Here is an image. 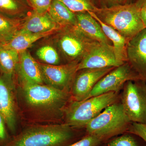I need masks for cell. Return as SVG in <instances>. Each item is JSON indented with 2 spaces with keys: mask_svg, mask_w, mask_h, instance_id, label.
<instances>
[{
  "mask_svg": "<svg viewBox=\"0 0 146 146\" xmlns=\"http://www.w3.org/2000/svg\"><path fill=\"white\" fill-rule=\"evenodd\" d=\"M78 137L67 124L32 126L11 138L5 146H69Z\"/></svg>",
  "mask_w": 146,
  "mask_h": 146,
  "instance_id": "1",
  "label": "cell"
},
{
  "mask_svg": "<svg viewBox=\"0 0 146 146\" xmlns=\"http://www.w3.org/2000/svg\"><path fill=\"white\" fill-rule=\"evenodd\" d=\"M23 94L27 106L42 115L63 114L71 93L48 85L23 82Z\"/></svg>",
  "mask_w": 146,
  "mask_h": 146,
  "instance_id": "2",
  "label": "cell"
},
{
  "mask_svg": "<svg viewBox=\"0 0 146 146\" xmlns=\"http://www.w3.org/2000/svg\"><path fill=\"white\" fill-rule=\"evenodd\" d=\"M140 9L133 3L98 7L94 13L101 21L117 31L128 42L145 29L141 19Z\"/></svg>",
  "mask_w": 146,
  "mask_h": 146,
  "instance_id": "3",
  "label": "cell"
},
{
  "mask_svg": "<svg viewBox=\"0 0 146 146\" xmlns=\"http://www.w3.org/2000/svg\"><path fill=\"white\" fill-rule=\"evenodd\" d=\"M118 93L109 92L68 103L64 109L65 123L73 128L85 127L108 106L119 100Z\"/></svg>",
  "mask_w": 146,
  "mask_h": 146,
  "instance_id": "4",
  "label": "cell"
},
{
  "mask_svg": "<svg viewBox=\"0 0 146 146\" xmlns=\"http://www.w3.org/2000/svg\"><path fill=\"white\" fill-rule=\"evenodd\" d=\"M131 123L121 103L118 101L106 107L85 128L86 134L98 136L105 143L127 132Z\"/></svg>",
  "mask_w": 146,
  "mask_h": 146,
  "instance_id": "5",
  "label": "cell"
},
{
  "mask_svg": "<svg viewBox=\"0 0 146 146\" xmlns=\"http://www.w3.org/2000/svg\"><path fill=\"white\" fill-rule=\"evenodd\" d=\"M55 41L68 63L80 62L99 43L86 36L77 26L60 29L57 32Z\"/></svg>",
  "mask_w": 146,
  "mask_h": 146,
  "instance_id": "6",
  "label": "cell"
},
{
  "mask_svg": "<svg viewBox=\"0 0 146 146\" xmlns=\"http://www.w3.org/2000/svg\"><path fill=\"white\" fill-rule=\"evenodd\" d=\"M121 102L131 121L146 125V82L129 81L125 84Z\"/></svg>",
  "mask_w": 146,
  "mask_h": 146,
  "instance_id": "7",
  "label": "cell"
},
{
  "mask_svg": "<svg viewBox=\"0 0 146 146\" xmlns=\"http://www.w3.org/2000/svg\"><path fill=\"white\" fill-rule=\"evenodd\" d=\"M144 80L128 62L108 73L94 86L87 99L109 92L118 93L129 81Z\"/></svg>",
  "mask_w": 146,
  "mask_h": 146,
  "instance_id": "8",
  "label": "cell"
},
{
  "mask_svg": "<svg viewBox=\"0 0 146 146\" xmlns=\"http://www.w3.org/2000/svg\"><path fill=\"white\" fill-rule=\"evenodd\" d=\"M79 63L78 61H74L63 65L40 63L39 64L44 81L48 85L70 93L74 80L78 72Z\"/></svg>",
  "mask_w": 146,
  "mask_h": 146,
  "instance_id": "9",
  "label": "cell"
},
{
  "mask_svg": "<svg viewBox=\"0 0 146 146\" xmlns=\"http://www.w3.org/2000/svg\"><path fill=\"white\" fill-rule=\"evenodd\" d=\"M115 68H89L78 71L80 72L76 75L70 92L74 100L86 99L97 82Z\"/></svg>",
  "mask_w": 146,
  "mask_h": 146,
  "instance_id": "10",
  "label": "cell"
},
{
  "mask_svg": "<svg viewBox=\"0 0 146 146\" xmlns=\"http://www.w3.org/2000/svg\"><path fill=\"white\" fill-rule=\"evenodd\" d=\"M121 65L115 55L113 46L99 42L80 61L77 70L78 72L89 68H116Z\"/></svg>",
  "mask_w": 146,
  "mask_h": 146,
  "instance_id": "11",
  "label": "cell"
},
{
  "mask_svg": "<svg viewBox=\"0 0 146 146\" xmlns=\"http://www.w3.org/2000/svg\"><path fill=\"white\" fill-rule=\"evenodd\" d=\"M13 88V81L6 78L0 72V113L12 133L16 131L17 123Z\"/></svg>",
  "mask_w": 146,
  "mask_h": 146,
  "instance_id": "12",
  "label": "cell"
},
{
  "mask_svg": "<svg viewBox=\"0 0 146 146\" xmlns=\"http://www.w3.org/2000/svg\"><path fill=\"white\" fill-rule=\"evenodd\" d=\"M127 62L146 82V28L128 42Z\"/></svg>",
  "mask_w": 146,
  "mask_h": 146,
  "instance_id": "13",
  "label": "cell"
},
{
  "mask_svg": "<svg viewBox=\"0 0 146 146\" xmlns=\"http://www.w3.org/2000/svg\"><path fill=\"white\" fill-rule=\"evenodd\" d=\"M62 29L54 21L48 12L39 13L32 10L24 19L20 31L42 33Z\"/></svg>",
  "mask_w": 146,
  "mask_h": 146,
  "instance_id": "14",
  "label": "cell"
},
{
  "mask_svg": "<svg viewBox=\"0 0 146 146\" xmlns=\"http://www.w3.org/2000/svg\"><path fill=\"white\" fill-rule=\"evenodd\" d=\"M17 69L23 82L43 84L44 82L39 63L28 50L19 54Z\"/></svg>",
  "mask_w": 146,
  "mask_h": 146,
  "instance_id": "15",
  "label": "cell"
},
{
  "mask_svg": "<svg viewBox=\"0 0 146 146\" xmlns=\"http://www.w3.org/2000/svg\"><path fill=\"white\" fill-rule=\"evenodd\" d=\"M77 26L90 39L99 43L112 45L106 37L100 25L88 12L75 13Z\"/></svg>",
  "mask_w": 146,
  "mask_h": 146,
  "instance_id": "16",
  "label": "cell"
},
{
  "mask_svg": "<svg viewBox=\"0 0 146 146\" xmlns=\"http://www.w3.org/2000/svg\"><path fill=\"white\" fill-rule=\"evenodd\" d=\"M88 12L100 24L106 36L112 43L115 55L119 62L122 65L127 62V40L117 31L101 21L94 12Z\"/></svg>",
  "mask_w": 146,
  "mask_h": 146,
  "instance_id": "17",
  "label": "cell"
},
{
  "mask_svg": "<svg viewBox=\"0 0 146 146\" xmlns=\"http://www.w3.org/2000/svg\"><path fill=\"white\" fill-rule=\"evenodd\" d=\"M58 31H54L45 33H33L20 30L9 42L3 45L19 54L27 50L33 44L39 39L54 34Z\"/></svg>",
  "mask_w": 146,
  "mask_h": 146,
  "instance_id": "18",
  "label": "cell"
},
{
  "mask_svg": "<svg viewBox=\"0 0 146 146\" xmlns=\"http://www.w3.org/2000/svg\"><path fill=\"white\" fill-rule=\"evenodd\" d=\"M48 12L54 21L61 28L77 26L75 13L58 0H52Z\"/></svg>",
  "mask_w": 146,
  "mask_h": 146,
  "instance_id": "19",
  "label": "cell"
},
{
  "mask_svg": "<svg viewBox=\"0 0 146 146\" xmlns=\"http://www.w3.org/2000/svg\"><path fill=\"white\" fill-rule=\"evenodd\" d=\"M18 61V52L0 45V72L11 81H13V76L17 70Z\"/></svg>",
  "mask_w": 146,
  "mask_h": 146,
  "instance_id": "20",
  "label": "cell"
},
{
  "mask_svg": "<svg viewBox=\"0 0 146 146\" xmlns=\"http://www.w3.org/2000/svg\"><path fill=\"white\" fill-rule=\"evenodd\" d=\"M32 10L27 0H0V13L11 18L24 19Z\"/></svg>",
  "mask_w": 146,
  "mask_h": 146,
  "instance_id": "21",
  "label": "cell"
},
{
  "mask_svg": "<svg viewBox=\"0 0 146 146\" xmlns=\"http://www.w3.org/2000/svg\"><path fill=\"white\" fill-rule=\"evenodd\" d=\"M24 19L11 18L0 13V45L7 43L20 31Z\"/></svg>",
  "mask_w": 146,
  "mask_h": 146,
  "instance_id": "22",
  "label": "cell"
},
{
  "mask_svg": "<svg viewBox=\"0 0 146 146\" xmlns=\"http://www.w3.org/2000/svg\"><path fill=\"white\" fill-rule=\"evenodd\" d=\"M106 146H146V143L141 137L127 132L110 139L105 143Z\"/></svg>",
  "mask_w": 146,
  "mask_h": 146,
  "instance_id": "23",
  "label": "cell"
},
{
  "mask_svg": "<svg viewBox=\"0 0 146 146\" xmlns=\"http://www.w3.org/2000/svg\"><path fill=\"white\" fill-rule=\"evenodd\" d=\"M74 13L93 12L98 8L94 0H58Z\"/></svg>",
  "mask_w": 146,
  "mask_h": 146,
  "instance_id": "24",
  "label": "cell"
},
{
  "mask_svg": "<svg viewBox=\"0 0 146 146\" xmlns=\"http://www.w3.org/2000/svg\"><path fill=\"white\" fill-rule=\"evenodd\" d=\"M36 56L47 64L57 65L60 62V58L56 50L51 45L42 46L36 50Z\"/></svg>",
  "mask_w": 146,
  "mask_h": 146,
  "instance_id": "25",
  "label": "cell"
},
{
  "mask_svg": "<svg viewBox=\"0 0 146 146\" xmlns=\"http://www.w3.org/2000/svg\"><path fill=\"white\" fill-rule=\"evenodd\" d=\"M104 142L102 139L95 135L86 134L69 146H100Z\"/></svg>",
  "mask_w": 146,
  "mask_h": 146,
  "instance_id": "26",
  "label": "cell"
},
{
  "mask_svg": "<svg viewBox=\"0 0 146 146\" xmlns=\"http://www.w3.org/2000/svg\"><path fill=\"white\" fill-rule=\"evenodd\" d=\"M52 0H27L32 9L36 12L44 13L48 12Z\"/></svg>",
  "mask_w": 146,
  "mask_h": 146,
  "instance_id": "27",
  "label": "cell"
},
{
  "mask_svg": "<svg viewBox=\"0 0 146 146\" xmlns=\"http://www.w3.org/2000/svg\"><path fill=\"white\" fill-rule=\"evenodd\" d=\"M127 132L133 133L139 136L146 143V125L132 123Z\"/></svg>",
  "mask_w": 146,
  "mask_h": 146,
  "instance_id": "28",
  "label": "cell"
},
{
  "mask_svg": "<svg viewBox=\"0 0 146 146\" xmlns=\"http://www.w3.org/2000/svg\"><path fill=\"white\" fill-rule=\"evenodd\" d=\"M4 119L0 113V146H5L10 140Z\"/></svg>",
  "mask_w": 146,
  "mask_h": 146,
  "instance_id": "29",
  "label": "cell"
},
{
  "mask_svg": "<svg viewBox=\"0 0 146 146\" xmlns=\"http://www.w3.org/2000/svg\"><path fill=\"white\" fill-rule=\"evenodd\" d=\"M96 4V2H98L100 3L102 7H110L113 6L122 4L123 0H94ZM100 8V7H99Z\"/></svg>",
  "mask_w": 146,
  "mask_h": 146,
  "instance_id": "30",
  "label": "cell"
},
{
  "mask_svg": "<svg viewBox=\"0 0 146 146\" xmlns=\"http://www.w3.org/2000/svg\"><path fill=\"white\" fill-rule=\"evenodd\" d=\"M140 13L141 19L146 28V6L140 9Z\"/></svg>",
  "mask_w": 146,
  "mask_h": 146,
  "instance_id": "31",
  "label": "cell"
},
{
  "mask_svg": "<svg viewBox=\"0 0 146 146\" xmlns=\"http://www.w3.org/2000/svg\"><path fill=\"white\" fill-rule=\"evenodd\" d=\"M134 3L138 8L140 9L146 6V0H136Z\"/></svg>",
  "mask_w": 146,
  "mask_h": 146,
  "instance_id": "32",
  "label": "cell"
},
{
  "mask_svg": "<svg viewBox=\"0 0 146 146\" xmlns=\"http://www.w3.org/2000/svg\"><path fill=\"white\" fill-rule=\"evenodd\" d=\"M131 0H123V2H124V4L129 3L128 2L130 1Z\"/></svg>",
  "mask_w": 146,
  "mask_h": 146,
  "instance_id": "33",
  "label": "cell"
},
{
  "mask_svg": "<svg viewBox=\"0 0 146 146\" xmlns=\"http://www.w3.org/2000/svg\"></svg>",
  "mask_w": 146,
  "mask_h": 146,
  "instance_id": "34",
  "label": "cell"
}]
</instances>
